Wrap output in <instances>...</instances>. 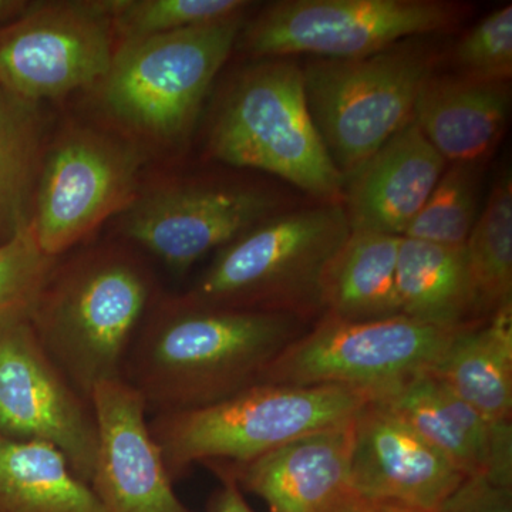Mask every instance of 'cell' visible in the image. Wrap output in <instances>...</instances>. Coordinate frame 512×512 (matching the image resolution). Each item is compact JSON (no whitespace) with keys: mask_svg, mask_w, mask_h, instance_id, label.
I'll list each match as a JSON object with an SVG mask.
<instances>
[{"mask_svg":"<svg viewBox=\"0 0 512 512\" xmlns=\"http://www.w3.org/2000/svg\"><path fill=\"white\" fill-rule=\"evenodd\" d=\"M288 313L201 305L187 296L151 308L128 353L124 380L148 413L210 406L259 383L308 329Z\"/></svg>","mask_w":512,"mask_h":512,"instance_id":"cell-1","label":"cell"},{"mask_svg":"<svg viewBox=\"0 0 512 512\" xmlns=\"http://www.w3.org/2000/svg\"><path fill=\"white\" fill-rule=\"evenodd\" d=\"M154 291L153 275L136 255L94 249L55 266L30 322L47 355L90 400L99 384L124 379Z\"/></svg>","mask_w":512,"mask_h":512,"instance_id":"cell-2","label":"cell"},{"mask_svg":"<svg viewBox=\"0 0 512 512\" xmlns=\"http://www.w3.org/2000/svg\"><path fill=\"white\" fill-rule=\"evenodd\" d=\"M350 234L339 202L278 212L221 248L185 296L220 308L322 316L326 272Z\"/></svg>","mask_w":512,"mask_h":512,"instance_id":"cell-3","label":"cell"},{"mask_svg":"<svg viewBox=\"0 0 512 512\" xmlns=\"http://www.w3.org/2000/svg\"><path fill=\"white\" fill-rule=\"evenodd\" d=\"M369 397L342 386L256 383L198 409L148 421L168 476L195 464H244L319 431L348 426Z\"/></svg>","mask_w":512,"mask_h":512,"instance_id":"cell-4","label":"cell"},{"mask_svg":"<svg viewBox=\"0 0 512 512\" xmlns=\"http://www.w3.org/2000/svg\"><path fill=\"white\" fill-rule=\"evenodd\" d=\"M215 160L282 178L320 202L342 204L346 178L330 158L291 57L252 64L228 87L208 136Z\"/></svg>","mask_w":512,"mask_h":512,"instance_id":"cell-5","label":"cell"},{"mask_svg":"<svg viewBox=\"0 0 512 512\" xmlns=\"http://www.w3.org/2000/svg\"><path fill=\"white\" fill-rule=\"evenodd\" d=\"M242 29L244 13L120 42L97 86L101 107L138 137L167 146L184 143Z\"/></svg>","mask_w":512,"mask_h":512,"instance_id":"cell-6","label":"cell"},{"mask_svg":"<svg viewBox=\"0 0 512 512\" xmlns=\"http://www.w3.org/2000/svg\"><path fill=\"white\" fill-rule=\"evenodd\" d=\"M416 39L360 59L318 57L302 67L309 113L343 177L413 120L421 87L439 64V52Z\"/></svg>","mask_w":512,"mask_h":512,"instance_id":"cell-7","label":"cell"},{"mask_svg":"<svg viewBox=\"0 0 512 512\" xmlns=\"http://www.w3.org/2000/svg\"><path fill=\"white\" fill-rule=\"evenodd\" d=\"M461 19V5L441 0H281L266 6L238 40L256 59H360L402 40L448 32Z\"/></svg>","mask_w":512,"mask_h":512,"instance_id":"cell-8","label":"cell"},{"mask_svg":"<svg viewBox=\"0 0 512 512\" xmlns=\"http://www.w3.org/2000/svg\"><path fill=\"white\" fill-rule=\"evenodd\" d=\"M454 332L406 316L348 322L322 315L266 367L259 383L349 387L375 400L430 370Z\"/></svg>","mask_w":512,"mask_h":512,"instance_id":"cell-9","label":"cell"},{"mask_svg":"<svg viewBox=\"0 0 512 512\" xmlns=\"http://www.w3.org/2000/svg\"><path fill=\"white\" fill-rule=\"evenodd\" d=\"M143 151L92 128L66 131L43 156L29 227L43 254L59 258L138 195Z\"/></svg>","mask_w":512,"mask_h":512,"instance_id":"cell-10","label":"cell"},{"mask_svg":"<svg viewBox=\"0 0 512 512\" xmlns=\"http://www.w3.org/2000/svg\"><path fill=\"white\" fill-rule=\"evenodd\" d=\"M117 45L113 0L32 2L0 29V84L37 104L92 89L109 73Z\"/></svg>","mask_w":512,"mask_h":512,"instance_id":"cell-11","label":"cell"},{"mask_svg":"<svg viewBox=\"0 0 512 512\" xmlns=\"http://www.w3.org/2000/svg\"><path fill=\"white\" fill-rule=\"evenodd\" d=\"M0 437L56 447L90 484L97 456L93 404L37 339L29 315L0 322Z\"/></svg>","mask_w":512,"mask_h":512,"instance_id":"cell-12","label":"cell"},{"mask_svg":"<svg viewBox=\"0 0 512 512\" xmlns=\"http://www.w3.org/2000/svg\"><path fill=\"white\" fill-rule=\"evenodd\" d=\"M279 204L271 192L248 185H165L138 192L123 212L121 232L175 274H185L214 249L278 214Z\"/></svg>","mask_w":512,"mask_h":512,"instance_id":"cell-13","label":"cell"},{"mask_svg":"<svg viewBox=\"0 0 512 512\" xmlns=\"http://www.w3.org/2000/svg\"><path fill=\"white\" fill-rule=\"evenodd\" d=\"M352 423L309 434L244 464L208 463L258 495L269 512H404L402 504L375 500L350 478Z\"/></svg>","mask_w":512,"mask_h":512,"instance_id":"cell-14","label":"cell"},{"mask_svg":"<svg viewBox=\"0 0 512 512\" xmlns=\"http://www.w3.org/2000/svg\"><path fill=\"white\" fill-rule=\"evenodd\" d=\"M90 400L97 423L90 487L104 512H192L175 494L143 396L120 379L99 384Z\"/></svg>","mask_w":512,"mask_h":512,"instance_id":"cell-15","label":"cell"},{"mask_svg":"<svg viewBox=\"0 0 512 512\" xmlns=\"http://www.w3.org/2000/svg\"><path fill=\"white\" fill-rule=\"evenodd\" d=\"M350 478L365 497L436 512L466 476L392 410L369 400L352 421Z\"/></svg>","mask_w":512,"mask_h":512,"instance_id":"cell-16","label":"cell"},{"mask_svg":"<svg viewBox=\"0 0 512 512\" xmlns=\"http://www.w3.org/2000/svg\"><path fill=\"white\" fill-rule=\"evenodd\" d=\"M446 164L410 121L346 178L342 205L352 232L403 238Z\"/></svg>","mask_w":512,"mask_h":512,"instance_id":"cell-17","label":"cell"},{"mask_svg":"<svg viewBox=\"0 0 512 512\" xmlns=\"http://www.w3.org/2000/svg\"><path fill=\"white\" fill-rule=\"evenodd\" d=\"M510 107V83L434 73L417 96L413 121L447 163L478 164L500 143Z\"/></svg>","mask_w":512,"mask_h":512,"instance_id":"cell-18","label":"cell"},{"mask_svg":"<svg viewBox=\"0 0 512 512\" xmlns=\"http://www.w3.org/2000/svg\"><path fill=\"white\" fill-rule=\"evenodd\" d=\"M372 402L383 404L406 421L464 476H484L491 423L429 370Z\"/></svg>","mask_w":512,"mask_h":512,"instance_id":"cell-19","label":"cell"},{"mask_svg":"<svg viewBox=\"0 0 512 512\" xmlns=\"http://www.w3.org/2000/svg\"><path fill=\"white\" fill-rule=\"evenodd\" d=\"M488 423L512 416V308L456 330L429 370Z\"/></svg>","mask_w":512,"mask_h":512,"instance_id":"cell-20","label":"cell"},{"mask_svg":"<svg viewBox=\"0 0 512 512\" xmlns=\"http://www.w3.org/2000/svg\"><path fill=\"white\" fill-rule=\"evenodd\" d=\"M396 284L406 318L446 330L477 323L464 247L402 238Z\"/></svg>","mask_w":512,"mask_h":512,"instance_id":"cell-21","label":"cell"},{"mask_svg":"<svg viewBox=\"0 0 512 512\" xmlns=\"http://www.w3.org/2000/svg\"><path fill=\"white\" fill-rule=\"evenodd\" d=\"M402 238L352 232L323 282V315L367 322L402 315L397 295V256Z\"/></svg>","mask_w":512,"mask_h":512,"instance_id":"cell-22","label":"cell"},{"mask_svg":"<svg viewBox=\"0 0 512 512\" xmlns=\"http://www.w3.org/2000/svg\"><path fill=\"white\" fill-rule=\"evenodd\" d=\"M0 512H104L56 447L0 437Z\"/></svg>","mask_w":512,"mask_h":512,"instance_id":"cell-23","label":"cell"},{"mask_svg":"<svg viewBox=\"0 0 512 512\" xmlns=\"http://www.w3.org/2000/svg\"><path fill=\"white\" fill-rule=\"evenodd\" d=\"M39 106L0 84V244L29 224L43 161Z\"/></svg>","mask_w":512,"mask_h":512,"instance_id":"cell-24","label":"cell"},{"mask_svg":"<svg viewBox=\"0 0 512 512\" xmlns=\"http://www.w3.org/2000/svg\"><path fill=\"white\" fill-rule=\"evenodd\" d=\"M467 271L476 322L512 308V177L504 168L468 235Z\"/></svg>","mask_w":512,"mask_h":512,"instance_id":"cell-25","label":"cell"},{"mask_svg":"<svg viewBox=\"0 0 512 512\" xmlns=\"http://www.w3.org/2000/svg\"><path fill=\"white\" fill-rule=\"evenodd\" d=\"M478 180L477 164L446 168L403 238L464 247L478 218Z\"/></svg>","mask_w":512,"mask_h":512,"instance_id":"cell-26","label":"cell"},{"mask_svg":"<svg viewBox=\"0 0 512 512\" xmlns=\"http://www.w3.org/2000/svg\"><path fill=\"white\" fill-rule=\"evenodd\" d=\"M244 0H113L117 42L165 35L241 15Z\"/></svg>","mask_w":512,"mask_h":512,"instance_id":"cell-27","label":"cell"},{"mask_svg":"<svg viewBox=\"0 0 512 512\" xmlns=\"http://www.w3.org/2000/svg\"><path fill=\"white\" fill-rule=\"evenodd\" d=\"M57 265L43 254L29 224L0 244V322L29 315Z\"/></svg>","mask_w":512,"mask_h":512,"instance_id":"cell-28","label":"cell"},{"mask_svg":"<svg viewBox=\"0 0 512 512\" xmlns=\"http://www.w3.org/2000/svg\"><path fill=\"white\" fill-rule=\"evenodd\" d=\"M460 76L481 82L510 83L512 6L494 10L458 40L453 52Z\"/></svg>","mask_w":512,"mask_h":512,"instance_id":"cell-29","label":"cell"},{"mask_svg":"<svg viewBox=\"0 0 512 512\" xmlns=\"http://www.w3.org/2000/svg\"><path fill=\"white\" fill-rule=\"evenodd\" d=\"M436 512H512V488L484 476L466 477Z\"/></svg>","mask_w":512,"mask_h":512,"instance_id":"cell-30","label":"cell"},{"mask_svg":"<svg viewBox=\"0 0 512 512\" xmlns=\"http://www.w3.org/2000/svg\"><path fill=\"white\" fill-rule=\"evenodd\" d=\"M484 477L501 487L512 488L511 420L491 423L490 453Z\"/></svg>","mask_w":512,"mask_h":512,"instance_id":"cell-31","label":"cell"},{"mask_svg":"<svg viewBox=\"0 0 512 512\" xmlns=\"http://www.w3.org/2000/svg\"><path fill=\"white\" fill-rule=\"evenodd\" d=\"M221 480V490L212 498V512H254L234 478L227 474L215 473Z\"/></svg>","mask_w":512,"mask_h":512,"instance_id":"cell-32","label":"cell"},{"mask_svg":"<svg viewBox=\"0 0 512 512\" xmlns=\"http://www.w3.org/2000/svg\"><path fill=\"white\" fill-rule=\"evenodd\" d=\"M32 2L28 0H0V29L12 25L22 18Z\"/></svg>","mask_w":512,"mask_h":512,"instance_id":"cell-33","label":"cell"}]
</instances>
